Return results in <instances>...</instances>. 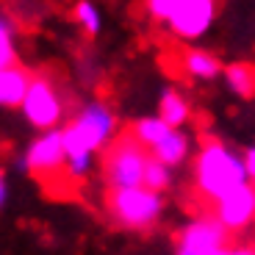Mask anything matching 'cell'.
Instances as JSON below:
<instances>
[{"label": "cell", "instance_id": "6da1fadb", "mask_svg": "<svg viewBox=\"0 0 255 255\" xmlns=\"http://www.w3.org/2000/svg\"><path fill=\"white\" fill-rule=\"evenodd\" d=\"M244 183H250L244 153L233 150L228 141L217 136H205L191 164V186H194L197 200L211 211L214 203H219L225 194L236 191Z\"/></svg>", "mask_w": 255, "mask_h": 255}, {"label": "cell", "instance_id": "7a4b0ae2", "mask_svg": "<svg viewBox=\"0 0 255 255\" xmlns=\"http://www.w3.org/2000/svg\"><path fill=\"white\" fill-rule=\"evenodd\" d=\"M70 95H67V86H64L61 78L47 67L33 72L31 89H28L25 103H22V117H25L28 125L36 128L39 133L56 130L64 122V117L70 114Z\"/></svg>", "mask_w": 255, "mask_h": 255}, {"label": "cell", "instance_id": "3957f363", "mask_svg": "<svg viewBox=\"0 0 255 255\" xmlns=\"http://www.w3.org/2000/svg\"><path fill=\"white\" fill-rule=\"evenodd\" d=\"M103 208L114 228L120 230H150L164 214V197L158 191L139 189H106Z\"/></svg>", "mask_w": 255, "mask_h": 255}, {"label": "cell", "instance_id": "277c9868", "mask_svg": "<svg viewBox=\"0 0 255 255\" xmlns=\"http://www.w3.org/2000/svg\"><path fill=\"white\" fill-rule=\"evenodd\" d=\"M147 161H150V150L141 147L128 130H122L100 153V175L106 189H139V186H144Z\"/></svg>", "mask_w": 255, "mask_h": 255}, {"label": "cell", "instance_id": "5b68a950", "mask_svg": "<svg viewBox=\"0 0 255 255\" xmlns=\"http://www.w3.org/2000/svg\"><path fill=\"white\" fill-rule=\"evenodd\" d=\"M64 161H67V155H64V133H61V128H56V130L39 133L36 139L28 144L25 155L17 161V166L22 172H31L39 183L47 186V180L67 178Z\"/></svg>", "mask_w": 255, "mask_h": 255}, {"label": "cell", "instance_id": "8992f818", "mask_svg": "<svg viewBox=\"0 0 255 255\" xmlns=\"http://www.w3.org/2000/svg\"><path fill=\"white\" fill-rule=\"evenodd\" d=\"M72 125L86 136V141L92 144L95 153H103L117 136L120 130V120H117L114 109H111L106 100H86L83 106H78L72 111Z\"/></svg>", "mask_w": 255, "mask_h": 255}, {"label": "cell", "instance_id": "52a82bcc", "mask_svg": "<svg viewBox=\"0 0 255 255\" xmlns=\"http://www.w3.org/2000/svg\"><path fill=\"white\" fill-rule=\"evenodd\" d=\"M233 236L211 211H203L183 225L175 236V250H228Z\"/></svg>", "mask_w": 255, "mask_h": 255}, {"label": "cell", "instance_id": "ba28073f", "mask_svg": "<svg viewBox=\"0 0 255 255\" xmlns=\"http://www.w3.org/2000/svg\"><path fill=\"white\" fill-rule=\"evenodd\" d=\"M211 214L225 225L230 236H239L250 225H255V183H244L236 191L225 194L219 203L211 205Z\"/></svg>", "mask_w": 255, "mask_h": 255}, {"label": "cell", "instance_id": "9c48e42d", "mask_svg": "<svg viewBox=\"0 0 255 255\" xmlns=\"http://www.w3.org/2000/svg\"><path fill=\"white\" fill-rule=\"evenodd\" d=\"M214 17H217V0H189L164 28L175 39L191 42V39L208 33V28L214 25Z\"/></svg>", "mask_w": 255, "mask_h": 255}, {"label": "cell", "instance_id": "30bf717a", "mask_svg": "<svg viewBox=\"0 0 255 255\" xmlns=\"http://www.w3.org/2000/svg\"><path fill=\"white\" fill-rule=\"evenodd\" d=\"M61 133H64V155H67V161H64L67 178L72 183H83V180L89 178L92 166H95V150H92L86 136L72 122H67L61 128Z\"/></svg>", "mask_w": 255, "mask_h": 255}, {"label": "cell", "instance_id": "8fae6325", "mask_svg": "<svg viewBox=\"0 0 255 255\" xmlns=\"http://www.w3.org/2000/svg\"><path fill=\"white\" fill-rule=\"evenodd\" d=\"M178 70L180 75L191 78V81H214L225 72L219 56H214L211 50L203 47H183L178 53Z\"/></svg>", "mask_w": 255, "mask_h": 255}, {"label": "cell", "instance_id": "7c38bea8", "mask_svg": "<svg viewBox=\"0 0 255 255\" xmlns=\"http://www.w3.org/2000/svg\"><path fill=\"white\" fill-rule=\"evenodd\" d=\"M33 72L22 64L11 70H0V109H22L25 95L31 89Z\"/></svg>", "mask_w": 255, "mask_h": 255}, {"label": "cell", "instance_id": "4fadbf2b", "mask_svg": "<svg viewBox=\"0 0 255 255\" xmlns=\"http://www.w3.org/2000/svg\"><path fill=\"white\" fill-rule=\"evenodd\" d=\"M158 117L172 128V130L186 128V125H189V120H191V103H189V97H186L180 89H175V86L164 89V92H161V97H158Z\"/></svg>", "mask_w": 255, "mask_h": 255}, {"label": "cell", "instance_id": "5bb4252c", "mask_svg": "<svg viewBox=\"0 0 255 255\" xmlns=\"http://www.w3.org/2000/svg\"><path fill=\"white\" fill-rule=\"evenodd\" d=\"M189 147H191V136L180 128V130H172L161 144H155L153 150H150V155L158 158L161 164H166L169 169H175V166L186 164V158H189Z\"/></svg>", "mask_w": 255, "mask_h": 255}, {"label": "cell", "instance_id": "9a60e30c", "mask_svg": "<svg viewBox=\"0 0 255 255\" xmlns=\"http://www.w3.org/2000/svg\"><path fill=\"white\" fill-rule=\"evenodd\" d=\"M125 130L133 136L141 147H147V150H153L155 144H161L166 136L172 133V128L166 125L161 117H141V120H133V122H128Z\"/></svg>", "mask_w": 255, "mask_h": 255}, {"label": "cell", "instance_id": "2e32d148", "mask_svg": "<svg viewBox=\"0 0 255 255\" xmlns=\"http://www.w3.org/2000/svg\"><path fill=\"white\" fill-rule=\"evenodd\" d=\"M17 19L0 8V70H11L19 64V53H17Z\"/></svg>", "mask_w": 255, "mask_h": 255}, {"label": "cell", "instance_id": "e0dca14e", "mask_svg": "<svg viewBox=\"0 0 255 255\" xmlns=\"http://www.w3.org/2000/svg\"><path fill=\"white\" fill-rule=\"evenodd\" d=\"M225 81L230 92L239 97H255V61H230L225 64Z\"/></svg>", "mask_w": 255, "mask_h": 255}, {"label": "cell", "instance_id": "ac0fdd59", "mask_svg": "<svg viewBox=\"0 0 255 255\" xmlns=\"http://www.w3.org/2000/svg\"><path fill=\"white\" fill-rule=\"evenodd\" d=\"M72 19H75V25L81 28L89 39H95L97 33H100V28H103L100 8H97L92 0H75V6H72Z\"/></svg>", "mask_w": 255, "mask_h": 255}, {"label": "cell", "instance_id": "d6986e66", "mask_svg": "<svg viewBox=\"0 0 255 255\" xmlns=\"http://www.w3.org/2000/svg\"><path fill=\"white\" fill-rule=\"evenodd\" d=\"M144 186L153 191H166L169 186H172V169L166 164H161L158 158H153L150 155V161H147V169H144Z\"/></svg>", "mask_w": 255, "mask_h": 255}, {"label": "cell", "instance_id": "ffe728a7", "mask_svg": "<svg viewBox=\"0 0 255 255\" xmlns=\"http://www.w3.org/2000/svg\"><path fill=\"white\" fill-rule=\"evenodd\" d=\"M186 3H189V0H144V11L153 22H164L166 25Z\"/></svg>", "mask_w": 255, "mask_h": 255}, {"label": "cell", "instance_id": "44dd1931", "mask_svg": "<svg viewBox=\"0 0 255 255\" xmlns=\"http://www.w3.org/2000/svg\"><path fill=\"white\" fill-rule=\"evenodd\" d=\"M244 164H247V175H250V180L255 183V144L244 150Z\"/></svg>", "mask_w": 255, "mask_h": 255}, {"label": "cell", "instance_id": "7402d4cb", "mask_svg": "<svg viewBox=\"0 0 255 255\" xmlns=\"http://www.w3.org/2000/svg\"><path fill=\"white\" fill-rule=\"evenodd\" d=\"M175 255H228V250H175Z\"/></svg>", "mask_w": 255, "mask_h": 255}, {"label": "cell", "instance_id": "603a6c76", "mask_svg": "<svg viewBox=\"0 0 255 255\" xmlns=\"http://www.w3.org/2000/svg\"><path fill=\"white\" fill-rule=\"evenodd\" d=\"M6 197H8V186H6V172H3V166H0V208L6 205Z\"/></svg>", "mask_w": 255, "mask_h": 255}, {"label": "cell", "instance_id": "cb8c5ba5", "mask_svg": "<svg viewBox=\"0 0 255 255\" xmlns=\"http://www.w3.org/2000/svg\"><path fill=\"white\" fill-rule=\"evenodd\" d=\"M228 255H255V244H242V247L228 250Z\"/></svg>", "mask_w": 255, "mask_h": 255}]
</instances>
